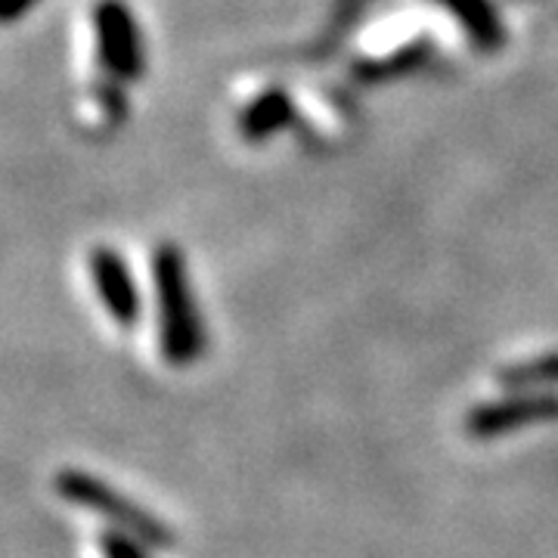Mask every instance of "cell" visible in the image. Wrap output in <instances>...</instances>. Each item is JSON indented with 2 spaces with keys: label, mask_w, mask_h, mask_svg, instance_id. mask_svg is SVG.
<instances>
[{
  "label": "cell",
  "mask_w": 558,
  "mask_h": 558,
  "mask_svg": "<svg viewBox=\"0 0 558 558\" xmlns=\"http://www.w3.org/2000/svg\"><path fill=\"white\" fill-rule=\"evenodd\" d=\"M153 282L159 301L161 354L174 366H186L205 351V332L183 258L174 245H159L153 258Z\"/></svg>",
  "instance_id": "obj_1"
},
{
  "label": "cell",
  "mask_w": 558,
  "mask_h": 558,
  "mask_svg": "<svg viewBox=\"0 0 558 558\" xmlns=\"http://www.w3.org/2000/svg\"><path fill=\"white\" fill-rule=\"evenodd\" d=\"M57 490H60L62 499L109 519L124 534L137 537L140 543H149V546H168L171 543L168 527L156 515H149L143 506L131 502L124 494H119L116 487H109L106 481L90 475V472L65 469L57 475Z\"/></svg>",
  "instance_id": "obj_2"
},
{
  "label": "cell",
  "mask_w": 558,
  "mask_h": 558,
  "mask_svg": "<svg viewBox=\"0 0 558 558\" xmlns=\"http://www.w3.org/2000/svg\"><path fill=\"white\" fill-rule=\"evenodd\" d=\"M94 32V62L102 69V78L134 81L143 72V44L131 10L121 0H102L90 20Z\"/></svg>",
  "instance_id": "obj_3"
},
{
  "label": "cell",
  "mask_w": 558,
  "mask_h": 558,
  "mask_svg": "<svg viewBox=\"0 0 558 558\" xmlns=\"http://www.w3.org/2000/svg\"><path fill=\"white\" fill-rule=\"evenodd\" d=\"M558 416V398L556 395H519V398H502L497 403H481L478 410L469 413V435L478 440L502 438V435H512L521 432L527 425H537V422H549Z\"/></svg>",
  "instance_id": "obj_4"
},
{
  "label": "cell",
  "mask_w": 558,
  "mask_h": 558,
  "mask_svg": "<svg viewBox=\"0 0 558 558\" xmlns=\"http://www.w3.org/2000/svg\"><path fill=\"white\" fill-rule=\"evenodd\" d=\"M90 282L100 299L102 311L119 326H134L140 314V292L131 277V267L124 264L119 252L112 248H94L90 252Z\"/></svg>",
  "instance_id": "obj_5"
},
{
  "label": "cell",
  "mask_w": 558,
  "mask_h": 558,
  "mask_svg": "<svg viewBox=\"0 0 558 558\" xmlns=\"http://www.w3.org/2000/svg\"><path fill=\"white\" fill-rule=\"evenodd\" d=\"M440 3H447L459 20L465 22V28L484 44H494L499 38L497 16L490 13V7L484 0H440Z\"/></svg>",
  "instance_id": "obj_6"
},
{
  "label": "cell",
  "mask_w": 558,
  "mask_h": 558,
  "mask_svg": "<svg viewBox=\"0 0 558 558\" xmlns=\"http://www.w3.org/2000/svg\"><path fill=\"white\" fill-rule=\"evenodd\" d=\"M499 379L512 388H531V385H549V381H558V354H549V357L527 360L521 366H512L506 369Z\"/></svg>",
  "instance_id": "obj_7"
},
{
  "label": "cell",
  "mask_w": 558,
  "mask_h": 558,
  "mask_svg": "<svg viewBox=\"0 0 558 558\" xmlns=\"http://www.w3.org/2000/svg\"><path fill=\"white\" fill-rule=\"evenodd\" d=\"M102 556L106 558H146L137 537L131 534H106L102 537Z\"/></svg>",
  "instance_id": "obj_8"
},
{
  "label": "cell",
  "mask_w": 558,
  "mask_h": 558,
  "mask_svg": "<svg viewBox=\"0 0 558 558\" xmlns=\"http://www.w3.org/2000/svg\"><path fill=\"white\" fill-rule=\"evenodd\" d=\"M279 112H282V102L274 97V100H264L258 106V112L252 116V128L255 131H267V128H274L279 119Z\"/></svg>",
  "instance_id": "obj_9"
},
{
  "label": "cell",
  "mask_w": 558,
  "mask_h": 558,
  "mask_svg": "<svg viewBox=\"0 0 558 558\" xmlns=\"http://www.w3.org/2000/svg\"><path fill=\"white\" fill-rule=\"evenodd\" d=\"M38 0H0V25L7 22H16L20 16H25Z\"/></svg>",
  "instance_id": "obj_10"
}]
</instances>
